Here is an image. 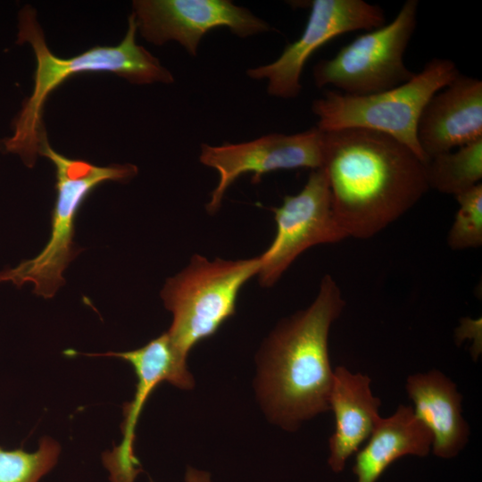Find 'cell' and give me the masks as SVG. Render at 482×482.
I'll use <instances>...</instances> for the list:
<instances>
[{"mask_svg": "<svg viewBox=\"0 0 482 482\" xmlns=\"http://www.w3.org/2000/svg\"><path fill=\"white\" fill-rule=\"evenodd\" d=\"M321 168L347 237L377 235L429 189L425 162L396 139L373 130L323 131Z\"/></svg>", "mask_w": 482, "mask_h": 482, "instance_id": "6da1fadb", "label": "cell"}, {"mask_svg": "<svg viewBox=\"0 0 482 482\" xmlns=\"http://www.w3.org/2000/svg\"><path fill=\"white\" fill-rule=\"evenodd\" d=\"M345 306L339 286L327 274L313 302L281 320L263 343L257 394L270 420L284 429L295 430L329 410L328 336Z\"/></svg>", "mask_w": 482, "mask_h": 482, "instance_id": "7a4b0ae2", "label": "cell"}, {"mask_svg": "<svg viewBox=\"0 0 482 482\" xmlns=\"http://www.w3.org/2000/svg\"><path fill=\"white\" fill-rule=\"evenodd\" d=\"M128 25L126 35L119 45L96 46L65 59L54 55L48 48L35 9L26 5L19 12L16 42L31 46L37 66L32 94L23 101L12 122L13 133L0 142L4 153L19 155L29 168L34 166L41 141L46 136L42 120L44 104L49 94L71 76L84 72H112L136 84H170L174 81L170 71L149 51L137 44V26L134 12L129 15Z\"/></svg>", "mask_w": 482, "mask_h": 482, "instance_id": "3957f363", "label": "cell"}, {"mask_svg": "<svg viewBox=\"0 0 482 482\" xmlns=\"http://www.w3.org/2000/svg\"><path fill=\"white\" fill-rule=\"evenodd\" d=\"M38 154L48 158L55 168L56 199L51 218V235L42 251L16 267L0 271V283L21 287L34 285V293L51 298L65 282L62 272L82 251L73 241L75 221L89 194L105 181L128 182L138 172L131 163L96 166L87 161L68 158L48 144L45 137Z\"/></svg>", "mask_w": 482, "mask_h": 482, "instance_id": "277c9868", "label": "cell"}, {"mask_svg": "<svg viewBox=\"0 0 482 482\" xmlns=\"http://www.w3.org/2000/svg\"><path fill=\"white\" fill-rule=\"evenodd\" d=\"M459 74L453 61L434 58L410 80L388 90L366 96L326 90L312 104L318 118L316 127L322 131L362 129L380 132L409 147L426 163L417 137L420 117L431 97Z\"/></svg>", "mask_w": 482, "mask_h": 482, "instance_id": "5b68a950", "label": "cell"}, {"mask_svg": "<svg viewBox=\"0 0 482 482\" xmlns=\"http://www.w3.org/2000/svg\"><path fill=\"white\" fill-rule=\"evenodd\" d=\"M261 265L260 255L211 261L194 254L181 271L167 278L161 291L172 313L167 334L182 358L187 360L196 344L213 336L236 313L240 290L258 275Z\"/></svg>", "mask_w": 482, "mask_h": 482, "instance_id": "8992f818", "label": "cell"}, {"mask_svg": "<svg viewBox=\"0 0 482 482\" xmlns=\"http://www.w3.org/2000/svg\"><path fill=\"white\" fill-rule=\"evenodd\" d=\"M418 5L417 0H407L391 22L358 36L333 58L317 62L312 70L316 87L366 96L410 80L415 73L404 64L403 54L417 26Z\"/></svg>", "mask_w": 482, "mask_h": 482, "instance_id": "52a82bcc", "label": "cell"}, {"mask_svg": "<svg viewBox=\"0 0 482 482\" xmlns=\"http://www.w3.org/2000/svg\"><path fill=\"white\" fill-rule=\"evenodd\" d=\"M272 212L276 234L270 245L260 254L262 265L257 276L262 287L276 284L305 250L347 238L334 214L323 168L312 170L301 191L286 195L281 205L272 208Z\"/></svg>", "mask_w": 482, "mask_h": 482, "instance_id": "ba28073f", "label": "cell"}, {"mask_svg": "<svg viewBox=\"0 0 482 482\" xmlns=\"http://www.w3.org/2000/svg\"><path fill=\"white\" fill-rule=\"evenodd\" d=\"M199 161L218 172L217 185L205 205L207 212L214 214L229 187L245 173H252V182L256 184L263 174L275 170L321 168L323 131L314 127L291 135L271 133L238 144H202Z\"/></svg>", "mask_w": 482, "mask_h": 482, "instance_id": "9c48e42d", "label": "cell"}, {"mask_svg": "<svg viewBox=\"0 0 482 482\" xmlns=\"http://www.w3.org/2000/svg\"><path fill=\"white\" fill-rule=\"evenodd\" d=\"M300 37L287 45L274 62L246 71L249 78L266 79L269 95L291 99L302 91L301 76L312 54L334 37L385 24L383 9L363 0H313Z\"/></svg>", "mask_w": 482, "mask_h": 482, "instance_id": "30bf717a", "label": "cell"}, {"mask_svg": "<svg viewBox=\"0 0 482 482\" xmlns=\"http://www.w3.org/2000/svg\"><path fill=\"white\" fill-rule=\"evenodd\" d=\"M137 29L154 45L176 41L195 56L203 37L211 29L228 28L238 37L268 32L270 26L248 9L229 0H136Z\"/></svg>", "mask_w": 482, "mask_h": 482, "instance_id": "8fae6325", "label": "cell"}, {"mask_svg": "<svg viewBox=\"0 0 482 482\" xmlns=\"http://www.w3.org/2000/svg\"><path fill=\"white\" fill-rule=\"evenodd\" d=\"M90 355L124 360L132 366L137 376L133 399L123 405L122 439L112 451L103 454V463L110 473L111 482H135L142 471L134 452L135 431L147 398L163 381L182 389H190L194 386V378L187 370V360L175 350L167 332L135 350Z\"/></svg>", "mask_w": 482, "mask_h": 482, "instance_id": "7c38bea8", "label": "cell"}, {"mask_svg": "<svg viewBox=\"0 0 482 482\" xmlns=\"http://www.w3.org/2000/svg\"><path fill=\"white\" fill-rule=\"evenodd\" d=\"M427 161L482 139V81L459 74L424 107L417 128Z\"/></svg>", "mask_w": 482, "mask_h": 482, "instance_id": "4fadbf2b", "label": "cell"}, {"mask_svg": "<svg viewBox=\"0 0 482 482\" xmlns=\"http://www.w3.org/2000/svg\"><path fill=\"white\" fill-rule=\"evenodd\" d=\"M371 379L344 366L334 370L328 405L335 416V431L329 438L328 465L334 472L344 470L346 461L368 440L380 420V399L370 389Z\"/></svg>", "mask_w": 482, "mask_h": 482, "instance_id": "5bb4252c", "label": "cell"}, {"mask_svg": "<svg viewBox=\"0 0 482 482\" xmlns=\"http://www.w3.org/2000/svg\"><path fill=\"white\" fill-rule=\"evenodd\" d=\"M405 387L416 417L431 434L433 453L443 459L456 457L466 446L470 432L461 414L462 396L456 384L432 370L409 376Z\"/></svg>", "mask_w": 482, "mask_h": 482, "instance_id": "9a60e30c", "label": "cell"}, {"mask_svg": "<svg viewBox=\"0 0 482 482\" xmlns=\"http://www.w3.org/2000/svg\"><path fill=\"white\" fill-rule=\"evenodd\" d=\"M431 446V434L412 407L401 404L393 415L380 418L367 444L355 453L356 482H377L396 460L406 455L425 457Z\"/></svg>", "mask_w": 482, "mask_h": 482, "instance_id": "2e32d148", "label": "cell"}, {"mask_svg": "<svg viewBox=\"0 0 482 482\" xmlns=\"http://www.w3.org/2000/svg\"><path fill=\"white\" fill-rule=\"evenodd\" d=\"M429 188L454 196L481 183L482 139L430 157L425 163Z\"/></svg>", "mask_w": 482, "mask_h": 482, "instance_id": "e0dca14e", "label": "cell"}, {"mask_svg": "<svg viewBox=\"0 0 482 482\" xmlns=\"http://www.w3.org/2000/svg\"><path fill=\"white\" fill-rule=\"evenodd\" d=\"M60 452V445L49 436L32 453L0 446V482H38L55 466Z\"/></svg>", "mask_w": 482, "mask_h": 482, "instance_id": "ac0fdd59", "label": "cell"}, {"mask_svg": "<svg viewBox=\"0 0 482 482\" xmlns=\"http://www.w3.org/2000/svg\"><path fill=\"white\" fill-rule=\"evenodd\" d=\"M459 208L448 232L453 250L478 248L482 245V184L455 195Z\"/></svg>", "mask_w": 482, "mask_h": 482, "instance_id": "d6986e66", "label": "cell"}, {"mask_svg": "<svg viewBox=\"0 0 482 482\" xmlns=\"http://www.w3.org/2000/svg\"><path fill=\"white\" fill-rule=\"evenodd\" d=\"M185 480L186 482H212L209 473L194 468L187 469Z\"/></svg>", "mask_w": 482, "mask_h": 482, "instance_id": "ffe728a7", "label": "cell"}]
</instances>
